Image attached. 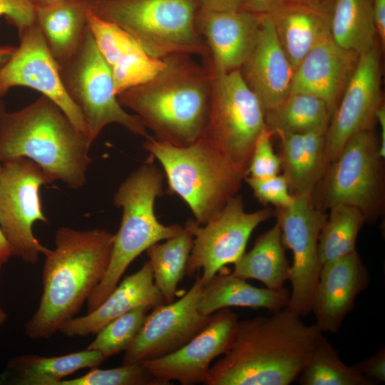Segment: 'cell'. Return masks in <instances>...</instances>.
Segmentation results:
<instances>
[{"label":"cell","mask_w":385,"mask_h":385,"mask_svg":"<svg viewBox=\"0 0 385 385\" xmlns=\"http://www.w3.org/2000/svg\"><path fill=\"white\" fill-rule=\"evenodd\" d=\"M322 332L287 307L268 317L238 320L207 385H289L297 380Z\"/></svg>","instance_id":"cell-1"},{"label":"cell","mask_w":385,"mask_h":385,"mask_svg":"<svg viewBox=\"0 0 385 385\" xmlns=\"http://www.w3.org/2000/svg\"><path fill=\"white\" fill-rule=\"evenodd\" d=\"M115 234L103 229L59 227L42 270V294L24 324L31 339H46L78 313L103 279L110 263Z\"/></svg>","instance_id":"cell-2"},{"label":"cell","mask_w":385,"mask_h":385,"mask_svg":"<svg viewBox=\"0 0 385 385\" xmlns=\"http://www.w3.org/2000/svg\"><path fill=\"white\" fill-rule=\"evenodd\" d=\"M164 58L165 66L155 77L120 93L118 100L135 112L155 140L188 146L202 136L207 124L211 74L190 55Z\"/></svg>","instance_id":"cell-3"},{"label":"cell","mask_w":385,"mask_h":385,"mask_svg":"<svg viewBox=\"0 0 385 385\" xmlns=\"http://www.w3.org/2000/svg\"><path fill=\"white\" fill-rule=\"evenodd\" d=\"M91 145L63 111L43 95L19 111L0 115V163L29 158L53 181L71 189L86 183Z\"/></svg>","instance_id":"cell-4"},{"label":"cell","mask_w":385,"mask_h":385,"mask_svg":"<svg viewBox=\"0 0 385 385\" xmlns=\"http://www.w3.org/2000/svg\"><path fill=\"white\" fill-rule=\"evenodd\" d=\"M149 155L119 185L113 204L122 209L120 227L115 234L108 270L87 300V312L95 309L119 283L128 266L155 243L178 234L183 226L165 225L155 213V202L163 195V172Z\"/></svg>","instance_id":"cell-5"},{"label":"cell","mask_w":385,"mask_h":385,"mask_svg":"<svg viewBox=\"0 0 385 385\" xmlns=\"http://www.w3.org/2000/svg\"><path fill=\"white\" fill-rule=\"evenodd\" d=\"M143 148L160 163L168 192L187 203L199 225L207 223L237 194L245 177L202 138L178 147L151 137Z\"/></svg>","instance_id":"cell-6"},{"label":"cell","mask_w":385,"mask_h":385,"mask_svg":"<svg viewBox=\"0 0 385 385\" xmlns=\"http://www.w3.org/2000/svg\"><path fill=\"white\" fill-rule=\"evenodd\" d=\"M200 0H91V11L130 34L150 55H199L209 50L197 28Z\"/></svg>","instance_id":"cell-7"},{"label":"cell","mask_w":385,"mask_h":385,"mask_svg":"<svg viewBox=\"0 0 385 385\" xmlns=\"http://www.w3.org/2000/svg\"><path fill=\"white\" fill-rule=\"evenodd\" d=\"M209 71L210 109L201 138L247 176L255 142L266 128L265 109L240 69Z\"/></svg>","instance_id":"cell-8"},{"label":"cell","mask_w":385,"mask_h":385,"mask_svg":"<svg viewBox=\"0 0 385 385\" xmlns=\"http://www.w3.org/2000/svg\"><path fill=\"white\" fill-rule=\"evenodd\" d=\"M379 149L372 128L353 135L317 184L315 205L322 211L336 204L352 205L362 212L366 222L375 221L381 213L384 200Z\"/></svg>","instance_id":"cell-9"},{"label":"cell","mask_w":385,"mask_h":385,"mask_svg":"<svg viewBox=\"0 0 385 385\" xmlns=\"http://www.w3.org/2000/svg\"><path fill=\"white\" fill-rule=\"evenodd\" d=\"M60 71L68 96L84 118L92 143L111 123L145 139L151 138L140 117L127 113L119 103L111 68L88 27L79 49Z\"/></svg>","instance_id":"cell-10"},{"label":"cell","mask_w":385,"mask_h":385,"mask_svg":"<svg viewBox=\"0 0 385 385\" xmlns=\"http://www.w3.org/2000/svg\"><path fill=\"white\" fill-rule=\"evenodd\" d=\"M53 182L31 160L20 157L2 163L0 171V230L13 256L35 264L48 249L34 236L36 222L48 223L43 212L40 188Z\"/></svg>","instance_id":"cell-11"},{"label":"cell","mask_w":385,"mask_h":385,"mask_svg":"<svg viewBox=\"0 0 385 385\" xmlns=\"http://www.w3.org/2000/svg\"><path fill=\"white\" fill-rule=\"evenodd\" d=\"M272 215L270 208L246 212L242 197L237 194L207 223L199 225L190 219L193 244L185 274L191 277L202 270L200 279L203 284L207 283L245 252L252 232Z\"/></svg>","instance_id":"cell-12"},{"label":"cell","mask_w":385,"mask_h":385,"mask_svg":"<svg viewBox=\"0 0 385 385\" xmlns=\"http://www.w3.org/2000/svg\"><path fill=\"white\" fill-rule=\"evenodd\" d=\"M277 217L284 245L293 255L289 278L292 292L287 308L305 317L312 312L321 270L318 241L327 215L315 205L312 194H299L294 195L290 205L278 208Z\"/></svg>","instance_id":"cell-13"},{"label":"cell","mask_w":385,"mask_h":385,"mask_svg":"<svg viewBox=\"0 0 385 385\" xmlns=\"http://www.w3.org/2000/svg\"><path fill=\"white\" fill-rule=\"evenodd\" d=\"M381 51L378 42L359 55L355 70L331 116L326 131L324 155L327 166L337 158L353 135L372 128L376 113L384 103Z\"/></svg>","instance_id":"cell-14"},{"label":"cell","mask_w":385,"mask_h":385,"mask_svg":"<svg viewBox=\"0 0 385 385\" xmlns=\"http://www.w3.org/2000/svg\"><path fill=\"white\" fill-rule=\"evenodd\" d=\"M18 34L19 46L0 68V98L13 87L36 90L54 102L90 140L84 118L68 96L60 68L36 23Z\"/></svg>","instance_id":"cell-15"},{"label":"cell","mask_w":385,"mask_h":385,"mask_svg":"<svg viewBox=\"0 0 385 385\" xmlns=\"http://www.w3.org/2000/svg\"><path fill=\"white\" fill-rule=\"evenodd\" d=\"M202 284L200 275L197 274L192 286L178 300L153 308L124 351L122 364L166 356L197 334L211 318L197 308Z\"/></svg>","instance_id":"cell-16"},{"label":"cell","mask_w":385,"mask_h":385,"mask_svg":"<svg viewBox=\"0 0 385 385\" xmlns=\"http://www.w3.org/2000/svg\"><path fill=\"white\" fill-rule=\"evenodd\" d=\"M230 308L215 312L207 325L178 350L166 356L140 361L163 385L204 382L212 362L228 348L238 322Z\"/></svg>","instance_id":"cell-17"},{"label":"cell","mask_w":385,"mask_h":385,"mask_svg":"<svg viewBox=\"0 0 385 385\" xmlns=\"http://www.w3.org/2000/svg\"><path fill=\"white\" fill-rule=\"evenodd\" d=\"M261 15L244 9H200L197 28L209 50L203 64L215 72L240 69L255 45Z\"/></svg>","instance_id":"cell-18"},{"label":"cell","mask_w":385,"mask_h":385,"mask_svg":"<svg viewBox=\"0 0 385 385\" xmlns=\"http://www.w3.org/2000/svg\"><path fill=\"white\" fill-rule=\"evenodd\" d=\"M369 283V272L356 250L321 267L312 312L322 333L339 331Z\"/></svg>","instance_id":"cell-19"},{"label":"cell","mask_w":385,"mask_h":385,"mask_svg":"<svg viewBox=\"0 0 385 385\" xmlns=\"http://www.w3.org/2000/svg\"><path fill=\"white\" fill-rule=\"evenodd\" d=\"M240 71L265 113L279 106L289 94L294 71L269 14L261 15L255 45Z\"/></svg>","instance_id":"cell-20"},{"label":"cell","mask_w":385,"mask_h":385,"mask_svg":"<svg viewBox=\"0 0 385 385\" xmlns=\"http://www.w3.org/2000/svg\"><path fill=\"white\" fill-rule=\"evenodd\" d=\"M359 55L331 37L314 47L294 72L290 93H306L323 100L332 115L356 66Z\"/></svg>","instance_id":"cell-21"},{"label":"cell","mask_w":385,"mask_h":385,"mask_svg":"<svg viewBox=\"0 0 385 385\" xmlns=\"http://www.w3.org/2000/svg\"><path fill=\"white\" fill-rule=\"evenodd\" d=\"M165 303L154 283L148 261L135 272L126 276L105 300L86 314L64 322L58 332L68 337L96 334L113 319L140 306L154 308Z\"/></svg>","instance_id":"cell-22"},{"label":"cell","mask_w":385,"mask_h":385,"mask_svg":"<svg viewBox=\"0 0 385 385\" xmlns=\"http://www.w3.org/2000/svg\"><path fill=\"white\" fill-rule=\"evenodd\" d=\"M269 15L294 71L314 47L331 37L330 11L287 0Z\"/></svg>","instance_id":"cell-23"},{"label":"cell","mask_w":385,"mask_h":385,"mask_svg":"<svg viewBox=\"0 0 385 385\" xmlns=\"http://www.w3.org/2000/svg\"><path fill=\"white\" fill-rule=\"evenodd\" d=\"M91 2L76 0L35 7V23L60 68L73 57L84 39Z\"/></svg>","instance_id":"cell-24"},{"label":"cell","mask_w":385,"mask_h":385,"mask_svg":"<svg viewBox=\"0 0 385 385\" xmlns=\"http://www.w3.org/2000/svg\"><path fill=\"white\" fill-rule=\"evenodd\" d=\"M327 129L304 133H277L281 141L282 170L293 195L312 194L327 164L324 155Z\"/></svg>","instance_id":"cell-25"},{"label":"cell","mask_w":385,"mask_h":385,"mask_svg":"<svg viewBox=\"0 0 385 385\" xmlns=\"http://www.w3.org/2000/svg\"><path fill=\"white\" fill-rule=\"evenodd\" d=\"M105 359L99 351L88 349L57 356L21 354L8 361L0 384L56 385L80 369L98 367Z\"/></svg>","instance_id":"cell-26"},{"label":"cell","mask_w":385,"mask_h":385,"mask_svg":"<svg viewBox=\"0 0 385 385\" xmlns=\"http://www.w3.org/2000/svg\"><path fill=\"white\" fill-rule=\"evenodd\" d=\"M289 292L285 288L276 290L252 286L231 274H216L202 287L197 308L204 315L232 307L265 309L271 312L287 307Z\"/></svg>","instance_id":"cell-27"},{"label":"cell","mask_w":385,"mask_h":385,"mask_svg":"<svg viewBox=\"0 0 385 385\" xmlns=\"http://www.w3.org/2000/svg\"><path fill=\"white\" fill-rule=\"evenodd\" d=\"M232 274L246 280L260 281L271 289L284 288V283L289 278L290 265L277 223L260 235L252 250L234 263Z\"/></svg>","instance_id":"cell-28"},{"label":"cell","mask_w":385,"mask_h":385,"mask_svg":"<svg viewBox=\"0 0 385 385\" xmlns=\"http://www.w3.org/2000/svg\"><path fill=\"white\" fill-rule=\"evenodd\" d=\"M329 24L332 39L359 55L379 42L371 0H334Z\"/></svg>","instance_id":"cell-29"},{"label":"cell","mask_w":385,"mask_h":385,"mask_svg":"<svg viewBox=\"0 0 385 385\" xmlns=\"http://www.w3.org/2000/svg\"><path fill=\"white\" fill-rule=\"evenodd\" d=\"M192 244L193 233L189 219L178 234L163 243H155L145 251L155 285L165 303L175 301L178 285L185 274Z\"/></svg>","instance_id":"cell-30"},{"label":"cell","mask_w":385,"mask_h":385,"mask_svg":"<svg viewBox=\"0 0 385 385\" xmlns=\"http://www.w3.org/2000/svg\"><path fill=\"white\" fill-rule=\"evenodd\" d=\"M332 113L321 98L306 93H289L276 108L265 113L266 128L277 133H304L327 128Z\"/></svg>","instance_id":"cell-31"},{"label":"cell","mask_w":385,"mask_h":385,"mask_svg":"<svg viewBox=\"0 0 385 385\" xmlns=\"http://www.w3.org/2000/svg\"><path fill=\"white\" fill-rule=\"evenodd\" d=\"M321 228L318 257L321 267L354 252L356 241L365 217L356 207L336 204Z\"/></svg>","instance_id":"cell-32"},{"label":"cell","mask_w":385,"mask_h":385,"mask_svg":"<svg viewBox=\"0 0 385 385\" xmlns=\"http://www.w3.org/2000/svg\"><path fill=\"white\" fill-rule=\"evenodd\" d=\"M297 379L301 385H371L354 365L340 359L323 334Z\"/></svg>","instance_id":"cell-33"},{"label":"cell","mask_w":385,"mask_h":385,"mask_svg":"<svg viewBox=\"0 0 385 385\" xmlns=\"http://www.w3.org/2000/svg\"><path fill=\"white\" fill-rule=\"evenodd\" d=\"M149 306L136 307L107 323L86 348L101 353L106 359L125 351L140 330Z\"/></svg>","instance_id":"cell-34"},{"label":"cell","mask_w":385,"mask_h":385,"mask_svg":"<svg viewBox=\"0 0 385 385\" xmlns=\"http://www.w3.org/2000/svg\"><path fill=\"white\" fill-rule=\"evenodd\" d=\"M165 64L164 58L153 56L143 48L123 56L109 66L115 94L151 80Z\"/></svg>","instance_id":"cell-35"},{"label":"cell","mask_w":385,"mask_h":385,"mask_svg":"<svg viewBox=\"0 0 385 385\" xmlns=\"http://www.w3.org/2000/svg\"><path fill=\"white\" fill-rule=\"evenodd\" d=\"M88 27L99 52L109 66L123 56L143 48L130 34L117 24L97 16L91 9L88 14Z\"/></svg>","instance_id":"cell-36"},{"label":"cell","mask_w":385,"mask_h":385,"mask_svg":"<svg viewBox=\"0 0 385 385\" xmlns=\"http://www.w3.org/2000/svg\"><path fill=\"white\" fill-rule=\"evenodd\" d=\"M56 385H163L141 362L113 369H91L77 378L62 379Z\"/></svg>","instance_id":"cell-37"},{"label":"cell","mask_w":385,"mask_h":385,"mask_svg":"<svg viewBox=\"0 0 385 385\" xmlns=\"http://www.w3.org/2000/svg\"><path fill=\"white\" fill-rule=\"evenodd\" d=\"M244 180L262 204H271L279 208L290 205L294 200V195L291 193L288 182L283 175L265 178L247 175Z\"/></svg>","instance_id":"cell-38"},{"label":"cell","mask_w":385,"mask_h":385,"mask_svg":"<svg viewBox=\"0 0 385 385\" xmlns=\"http://www.w3.org/2000/svg\"><path fill=\"white\" fill-rule=\"evenodd\" d=\"M274 134L267 128L258 136L251 157L247 175L265 178L279 174L281 159L273 149L272 137Z\"/></svg>","instance_id":"cell-39"},{"label":"cell","mask_w":385,"mask_h":385,"mask_svg":"<svg viewBox=\"0 0 385 385\" xmlns=\"http://www.w3.org/2000/svg\"><path fill=\"white\" fill-rule=\"evenodd\" d=\"M0 16L19 33L35 23V7L31 0H0Z\"/></svg>","instance_id":"cell-40"},{"label":"cell","mask_w":385,"mask_h":385,"mask_svg":"<svg viewBox=\"0 0 385 385\" xmlns=\"http://www.w3.org/2000/svg\"><path fill=\"white\" fill-rule=\"evenodd\" d=\"M371 385L385 381V348L354 365Z\"/></svg>","instance_id":"cell-41"},{"label":"cell","mask_w":385,"mask_h":385,"mask_svg":"<svg viewBox=\"0 0 385 385\" xmlns=\"http://www.w3.org/2000/svg\"><path fill=\"white\" fill-rule=\"evenodd\" d=\"M374 24L381 49L385 46V0H371Z\"/></svg>","instance_id":"cell-42"},{"label":"cell","mask_w":385,"mask_h":385,"mask_svg":"<svg viewBox=\"0 0 385 385\" xmlns=\"http://www.w3.org/2000/svg\"><path fill=\"white\" fill-rule=\"evenodd\" d=\"M287 0H245L244 10L256 14H270Z\"/></svg>","instance_id":"cell-43"},{"label":"cell","mask_w":385,"mask_h":385,"mask_svg":"<svg viewBox=\"0 0 385 385\" xmlns=\"http://www.w3.org/2000/svg\"><path fill=\"white\" fill-rule=\"evenodd\" d=\"M202 9L209 11H236L243 9L245 0H200Z\"/></svg>","instance_id":"cell-44"},{"label":"cell","mask_w":385,"mask_h":385,"mask_svg":"<svg viewBox=\"0 0 385 385\" xmlns=\"http://www.w3.org/2000/svg\"><path fill=\"white\" fill-rule=\"evenodd\" d=\"M376 120L380 126L379 155L382 159L385 158V106L383 103L376 113Z\"/></svg>","instance_id":"cell-45"},{"label":"cell","mask_w":385,"mask_h":385,"mask_svg":"<svg viewBox=\"0 0 385 385\" xmlns=\"http://www.w3.org/2000/svg\"><path fill=\"white\" fill-rule=\"evenodd\" d=\"M12 256L13 254L11 246L0 230V262L4 264L7 262Z\"/></svg>","instance_id":"cell-46"},{"label":"cell","mask_w":385,"mask_h":385,"mask_svg":"<svg viewBox=\"0 0 385 385\" xmlns=\"http://www.w3.org/2000/svg\"><path fill=\"white\" fill-rule=\"evenodd\" d=\"M311 6L330 11L334 0H294Z\"/></svg>","instance_id":"cell-47"},{"label":"cell","mask_w":385,"mask_h":385,"mask_svg":"<svg viewBox=\"0 0 385 385\" xmlns=\"http://www.w3.org/2000/svg\"><path fill=\"white\" fill-rule=\"evenodd\" d=\"M16 46H0V68L4 66L11 56Z\"/></svg>","instance_id":"cell-48"},{"label":"cell","mask_w":385,"mask_h":385,"mask_svg":"<svg viewBox=\"0 0 385 385\" xmlns=\"http://www.w3.org/2000/svg\"><path fill=\"white\" fill-rule=\"evenodd\" d=\"M76 0H31V2L34 6V7L37 6H49L60 3H64L68 1H72Z\"/></svg>","instance_id":"cell-49"},{"label":"cell","mask_w":385,"mask_h":385,"mask_svg":"<svg viewBox=\"0 0 385 385\" xmlns=\"http://www.w3.org/2000/svg\"><path fill=\"white\" fill-rule=\"evenodd\" d=\"M4 263L0 262V273L2 269ZM7 313L4 310V309L0 305V326L4 324L5 322L7 320Z\"/></svg>","instance_id":"cell-50"},{"label":"cell","mask_w":385,"mask_h":385,"mask_svg":"<svg viewBox=\"0 0 385 385\" xmlns=\"http://www.w3.org/2000/svg\"><path fill=\"white\" fill-rule=\"evenodd\" d=\"M5 111V104L3 101V98H0V115ZM1 168V165H0V171Z\"/></svg>","instance_id":"cell-51"}]
</instances>
